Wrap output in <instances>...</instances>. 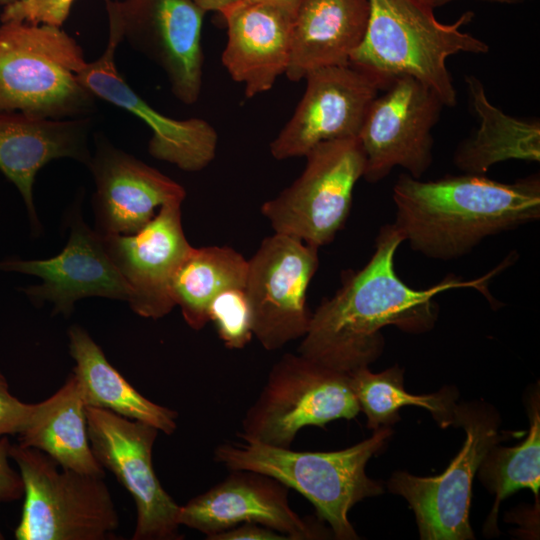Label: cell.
Here are the masks:
<instances>
[{
  "mask_svg": "<svg viewBox=\"0 0 540 540\" xmlns=\"http://www.w3.org/2000/svg\"><path fill=\"white\" fill-rule=\"evenodd\" d=\"M123 39L157 64L174 96L195 103L201 93L205 11L193 0H105Z\"/></svg>",
  "mask_w": 540,
  "mask_h": 540,
  "instance_id": "obj_13",
  "label": "cell"
},
{
  "mask_svg": "<svg viewBox=\"0 0 540 540\" xmlns=\"http://www.w3.org/2000/svg\"><path fill=\"white\" fill-rule=\"evenodd\" d=\"M371 103L358 141L365 157L363 178L377 183L395 167L420 179L433 162L432 130L444 104L410 76L392 80Z\"/></svg>",
  "mask_w": 540,
  "mask_h": 540,
  "instance_id": "obj_12",
  "label": "cell"
},
{
  "mask_svg": "<svg viewBox=\"0 0 540 540\" xmlns=\"http://www.w3.org/2000/svg\"><path fill=\"white\" fill-rule=\"evenodd\" d=\"M82 48L59 26L10 20L0 25V111L48 119L90 112L95 96L79 81Z\"/></svg>",
  "mask_w": 540,
  "mask_h": 540,
  "instance_id": "obj_5",
  "label": "cell"
},
{
  "mask_svg": "<svg viewBox=\"0 0 540 540\" xmlns=\"http://www.w3.org/2000/svg\"><path fill=\"white\" fill-rule=\"evenodd\" d=\"M34 404H27L12 395L9 385L0 372V438L20 434L27 426Z\"/></svg>",
  "mask_w": 540,
  "mask_h": 540,
  "instance_id": "obj_31",
  "label": "cell"
},
{
  "mask_svg": "<svg viewBox=\"0 0 540 540\" xmlns=\"http://www.w3.org/2000/svg\"><path fill=\"white\" fill-rule=\"evenodd\" d=\"M227 26L222 64L243 84L245 96L269 91L285 74L291 51L293 17L264 1L240 0L220 13Z\"/></svg>",
  "mask_w": 540,
  "mask_h": 540,
  "instance_id": "obj_20",
  "label": "cell"
},
{
  "mask_svg": "<svg viewBox=\"0 0 540 540\" xmlns=\"http://www.w3.org/2000/svg\"><path fill=\"white\" fill-rule=\"evenodd\" d=\"M289 488L251 470H230L222 481L180 505L179 523L206 539L242 523H257L289 540L323 538L319 529L290 506Z\"/></svg>",
  "mask_w": 540,
  "mask_h": 540,
  "instance_id": "obj_17",
  "label": "cell"
},
{
  "mask_svg": "<svg viewBox=\"0 0 540 540\" xmlns=\"http://www.w3.org/2000/svg\"><path fill=\"white\" fill-rule=\"evenodd\" d=\"M93 454L133 498L137 521L133 540H179L180 505L164 490L152 463L156 427L112 411L86 406Z\"/></svg>",
  "mask_w": 540,
  "mask_h": 540,
  "instance_id": "obj_11",
  "label": "cell"
},
{
  "mask_svg": "<svg viewBox=\"0 0 540 540\" xmlns=\"http://www.w3.org/2000/svg\"><path fill=\"white\" fill-rule=\"evenodd\" d=\"M392 197L404 241L440 260L462 257L487 237L540 218L538 174L503 183L475 174L421 181L403 173Z\"/></svg>",
  "mask_w": 540,
  "mask_h": 540,
  "instance_id": "obj_2",
  "label": "cell"
},
{
  "mask_svg": "<svg viewBox=\"0 0 540 540\" xmlns=\"http://www.w3.org/2000/svg\"><path fill=\"white\" fill-rule=\"evenodd\" d=\"M69 351L75 361L76 378L86 406L106 409L128 419L172 434L178 414L144 397L106 359L85 329L73 325L68 331Z\"/></svg>",
  "mask_w": 540,
  "mask_h": 540,
  "instance_id": "obj_24",
  "label": "cell"
},
{
  "mask_svg": "<svg viewBox=\"0 0 540 540\" xmlns=\"http://www.w3.org/2000/svg\"><path fill=\"white\" fill-rule=\"evenodd\" d=\"M208 315L227 348L242 349L251 341L252 316L243 288L218 294L210 304Z\"/></svg>",
  "mask_w": 540,
  "mask_h": 540,
  "instance_id": "obj_29",
  "label": "cell"
},
{
  "mask_svg": "<svg viewBox=\"0 0 540 540\" xmlns=\"http://www.w3.org/2000/svg\"><path fill=\"white\" fill-rule=\"evenodd\" d=\"M74 0H20L3 8L1 22L16 20L61 27Z\"/></svg>",
  "mask_w": 540,
  "mask_h": 540,
  "instance_id": "obj_30",
  "label": "cell"
},
{
  "mask_svg": "<svg viewBox=\"0 0 540 540\" xmlns=\"http://www.w3.org/2000/svg\"><path fill=\"white\" fill-rule=\"evenodd\" d=\"M318 250L274 232L248 259L244 292L253 336L265 350L280 349L306 334L312 315L306 295L319 266Z\"/></svg>",
  "mask_w": 540,
  "mask_h": 540,
  "instance_id": "obj_10",
  "label": "cell"
},
{
  "mask_svg": "<svg viewBox=\"0 0 540 540\" xmlns=\"http://www.w3.org/2000/svg\"><path fill=\"white\" fill-rule=\"evenodd\" d=\"M19 0H0V6L6 7L8 5H11Z\"/></svg>",
  "mask_w": 540,
  "mask_h": 540,
  "instance_id": "obj_37",
  "label": "cell"
},
{
  "mask_svg": "<svg viewBox=\"0 0 540 540\" xmlns=\"http://www.w3.org/2000/svg\"><path fill=\"white\" fill-rule=\"evenodd\" d=\"M250 1H264L275 4L287 10L292 15L295 14L302 0H250Z\"/></svg>",
  "mask_w": 540,
  "mask_h": 540,
  "instance_id": "obj_36",
  "label": "cell"
},
{
  "mask_svg": "<svg viewBox=\"0 0 540 540\" xmlns=\"http://www.w3.org/2000/svg\"><path fill=\"white\" fill-rule=\"evenodd\" d=\"M18 443L46 453L64 468L104 477L91 449L86 405L73 374L51 397L34 404Z\"/></svg>",
  "mask_w": 540,
  "mask_h": 540,
  "instance_id": "obj_25",
  "label": "cell"
},
{
  "mask_svg": "<svg viewBox=\"0 0 540 540\" xmlns=\"http://www.w3.org/2000/svg\"><path fill=\"white\" fill-rule=\"evenodd\" d=\"M427 1L435 9V8L444 6L446 4H449L453 1H457V0H427ZM477 1L514 5V4H521V3L532 1V0H477Z\"/></svg>",
  "mask_w": 540,
  "mask_h": 540,
  "instance_id": "obj_35",
  "label": "cell"
},
{
  "mask_svg": "<svg viewBox=\"0 0 540 540\" xmlns=\"http://www.w3.org/2000/svg\"><path fill=\"white\" fill-rule=\"evenodd\" d=\"M365 36L349 64L391 82L415 78L431 89L445 107L457 105V91L447 59L458 53L487 54L489 45L462 30L474 17L464 12L442 23L427 0H368Z\"/></svg>",
  "mask_w": 540,
  "mask_h": 540,
  "instance_id": "obj_3",
  "label": "cell"
},
{
  "mask_svg": "<svg viewBox=\"0 0 540 540\" xmlns=\"http://www.w3.org/2000/svg\"><path fill=\"white\" fill-rule=\"evenodd\" d=\"M11 443L7 436L0 438V502H11L24 495L20 472L10 465Z\"/></svg>",
  "mask_w": 540,
  "mask_h": 540,
  "instance_id": "obj_32",
  "label": "cell"
},
{
  "mask_svg": "<svg viewBox=\"0 0 540 540\" xmlns=\"http://www.w3.org/2000/svg\"><path fill=\"white\" fill-rule=\"evenodd\" d=\"M181 204L161 206L136 233L102 235L110 258L129 287L131 309L144 318L160 319L175 307L173 279L192 249L182 226Z\"/></svg>",
  "mask_w": 540,
  "mask_h": 540,
  "instance_id": "obj_15",
  "label": "cell"
},
{
  "mask_svg": "<svg viewBox=\"0 0 540 540\" xmlns=\"http://www.w3.org/2000/svg\"><path fill=\"white\" fill-rule=\"evenodd\" d=\"M304 157L301 175L264 202L261 213L275 233L320 248L334 240L349 216L365 157L357 138L319 143Z\"/></svg>",
  "mask_w": 540,
  "mask_h": 540,
  "instance_id": "obj_9",
  "label": "cell"
},
{
  "mask_svg": "<svg viewBox=\"0 0 540 540\" xmlns=\"http://www.w3.org/2000/svg\"><path fill=\"white\" fill-rule=\"evenodd\" d=\"M369 15L368 0H302L293 17L286 77L298 82L314 70L348 65Z\"/></svg>",
  "mask_w": 540,
  "mask_h": 540,
  "instance_id": "obj_22",
  "label": "cell"
},
{
  "mask_svg": "<svg viewBox=\"0 0 540 540\" xmlns=\"http://www.w3.org/2000/svg\"><path fill=\"white\" fill-rule=\"evenodd\" d=\"M293 115L270 143L277 160L304 157L319 143L357 138L372 101L390 83L351 64L314 70Z\"/></svg>",
  "mask_w": 540,
  "mask_h": 540,
  "instance_id": "obj_14",
  "label": "cell"
},
{
  "mask_svg": "<svg viewBox=\"0 0 540 540\" xmlns=\"http://www.w3.org/2000/svg\"><path fill=\"white\" fill-rule=\"evenodd\" d=\"M24 486L17 540H105L119 516L102 476L60 466L46 453L11 444Z\"/></svg>",
  "mask_w": 540,
  "mask_h": 540,
  "instance_id": "obj_6",
  "label": "cell"
},
{
  "mask_svg": "<svg viewBox=\"0 0 540 540\" xmlns=\"http://www.w3.org/2000/svg\"><path fill=\"white\" fill-rule=\"evenodd\" d=\"M0 269L39 277L42 283L27 288V294L37 302H51L55 312L65 316L81 298L99 296L128 302L130 297L102 235L78 216H74L69 240L58 255L45 260L5 261Z\"/></svg>",
  "mask_w": 540,
  "mask_h": 540,
  "instance_id": "obj_18",
  "label": "cell"
},
{
  "mask_svg": "<svg viewBox=\"0 0 540 540\" xmlns=\"http://www.w3.org/2000/svg\"><path fill=\"white\" fill-rule=\"evenodd\" d=\"M403 242L394 223L381 227L366 265L345 271L340 288L312 313L298 347L300 355L349 375L380 357L385 345L382 328L427 332L438 317L437 294L458 287L482 289V279L464 281L455 276L427 289L412 288L395 270V254Z\"/></svg>",
  "mask_w": 540,
  "mask_h": 540,
  "instance_id": "obj_1",
  "label": "cell"
},
{
  "mask_svg": "<svg viewBox=\"0 0 540 540\" xmlns=\"http://www.w3.org/2000/svg\"><path fill=\"white\" fill-rule=\"evenodd\" d=\"M109 21V37L103 54L87 62L78 75L79 81L95 96L141 119L151 130L150 155L178 168L197 172L215 158L218 135L215 128L201 118L174 119L160 113L146 102L119 73L115 63L116 48L123 40L119 25Z\"/></svg>",
  "mask_w": 540,
  "mask_h": 540,
  "instance_id": "obj_16",
  "label": "cell"
},
{
  "mask_svg": "<svg viewBox=\"0 0 540 540\" xmlns=\"http://www.w3.org/2000/svg\"><path fill=\"white\" fill-rule=\"evenodd\" d=\"M403 372L398 366L379 373L365 367L349 374L360 411L366 416L367 428L376 430L394 424L400 419L399 410L409 405L428 410L442 428L453 425L456 389L444 387L432 394H411L404 389Z\"/></svg>",
  "mask_w": 540,
  "mask_h": 540,
  "instance_id": "obj_27",
  "label": "cell"
},
{
  "mask_svg": "<svg viewBox=\"0 0 540 540\" xmlns=\"http://www.w3.org/2000/svg\"><path fill=\"white\" fill-rule=\"evenodd\" d=\"M470 108L478 128L460 142L453 154L454 165L465 174L484 175L507 160L539 162L540 122L523 120L503 112L488 99L482 81L466 75Z\"/></svg>",
  "mask_w": 540,
  "mask_h": 540,
  "instance_id": "obj_23",
  "label": "cell"
},
{
  "mask_svg": "<svg viewBox=\"0 0 540 540\" xmlns=\"http://www.w3.org/2000/svg\"><path fill=\"white\" fill-rule=\"evenodd\" d=\"M248 260L227 246L192 247L172 283V297L194 330L209 322L212 300L225 290L243 288Z\"/></svg>",
  "mask_w": 540,
  "mask_h": 540,
  "instance_id": "obj_26",
  "label": "cell"
},
{
  "mask_svg": "<svg viewBox=\"0 0 540 540\" xmlns=\"http://www.w3.org/2000/svg\"><path fill=\"white\" fill-rule=\"evenodd\" d=\"M20 1V0H19Z\"/></svg>",
  "mask_w": 540,
  "mask_h": 540,
  "instance_id": "obj_39",
  "label": "cell"
},
{
  "mask_svg": "<svg viewBox=\"0 0 540 540\" xmlns=\"http://www.w3.org/2000/svg\"><path fill=\"white\" fill-rule=\"evenodd\" d=\"M392 433L389 426H380L371 437L331 452L294 451L253 441L226 442L214 449V460L229 470L268 475L296 490L330 525L334 538L355 540L359 537L348 513L363 499L384 492L383 485L369 478L365 468Z\"/></svg>",
  "mask_w": 540,
  "mask_h": 540,
  "instance_id": "obj_4",
  "label": "cell"
},
{
  "mask_svg": "<svg viewBox=\"0 0 540 540\" xmlns=\"http://www.w3.org/2000/svg\"><path fill=\"white\" fill-rule=\"evenodd\" d=\"M205 12L216 11L221 13L227 7L239 2L240 0H193Z\"/></svg>",
  "mask_w": 540,
  "mask_h": 540,
  "instance_id": "obj_34",
  "label": "cell"
},
{
  "mask_svg": "<svg viewBox=\"0 0 540 540\" xmlns=\"http://www.w3.org/2000/svg\"><path fill=\"white\" fill-rule=\"evenodd\" d=\"M88 166L96 185V231L103 236L136 233L156 208L186 196L179 183L106 141H98Z\"/></svg>",
  "mask_w": 540,
  "mask_h": 540,
  "instance_id": "obj_19",
  "label": "cell"
},
{
  "mask_svg": "<svg viewBox=\"0 0 540 540\" xmlns=\"http://www.w3.org/2000/svg\"><path fill=\"white\" fill-rule=\"evenodd\" d=\"M496 410L485 403L456 404L453 425L466 434L458 455L438 476L394 472L388 490L402 496L413 510L423 540L474 539L469 512L473 478L491 447L503 439Z\"/></svg>",
  "mask_w": 540,
  "mask_h": 540,
  "instance_id": "obj_8",
  "label": "cell"
},
{
  "mask_svg": "<svg viewBox=\"0 0 540 540\" xmlns=\"http://www.w3.org/2000/svg\"><path fill=\"white\" fill-rule=\"evenodd\" d=\"M529 434L513 447L494 445L483 458L477 472L486 488L495 495L485 529L495 531L500 503L517 490L529 488L538 497L540 488V413L539 398L531 406Z\"/></svg>",
  "mask_w": 540,
  "mask_h": 540,
  "instance_id": "obj_28",
  "label": "cell"
},
{
  "mask_svg": "<svg viewBox=\"0 0 540 540\" xmlns=\"http://www.w3.org/2000/svg\"><path fill=\"white\" fill-rule=\"evenodd\" d=\"M4 539V535L2 534L1 530H0V540Z\"/></svg>",
  "mask_w": 540,
  "mask_h": 540,
  "instance_id": "obj_38",
  "label": "cell"
},
{
  "mask_svg": "<svg viewBox=\"0 0 540 540\" xmlns=\"http://www.w3.org/2000/svg\"><path fill=\"white\" fill-rule=\"evenodd\" d=\"M208 540H289L285 535L257 523H242Z\"/></svg>",
  "mask_w": 540,
  "mask_h": 540,
  "instance_id": "obj_33",
  "label": "cell"
},
{
  "mask_svg": "<svg viewBox=\"0 0 540 540\" xmlns=\"http://www.w3.org/2000/svg\"><path fill=\"white\" fill-rule=\"evenodd\" d=\"M359 412L348 374L287 353L272 366L237 435L244 441L290 448L302 428L350 420Z\"/></svg>",
  "mask_w": 540,
  "mask_h": 540,
  "instance_id": "obj_7",
  "label": "cell"
},
{
  "mask_svg": "<svg viewBox=\"0 0 540 540\" xmlns=\"http://www.w3.org/2000/svg\"><path fill=\"white\" fill-rule=\"evenodd\" d=\"M88 130L84 118L48 119L0 111V170L21 193L33 223L38 224L32 195L38 171L59 158L88 165Z\"/></svg>",
  "mask_w": 540,
  "mask_h": 540,
  "instance_id": "obj_21",
  "label": "cell"
}]
</instances>
